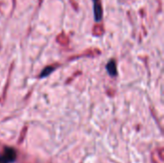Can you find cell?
I'll use <instances>...</instances> for the list:
<instances>
[{
	"label": "cell",
	"mask_w": 164,
	"mask_h": 163,
	"mask_svg": "<svg viewBox=\"0 0 164 163\" xmlns=\"http://www.w3.org/2000/svg\"><path fill=\"white\" fill-rule=\"evenodd\" d=\"M17 153L13 148L6 147L0 155V163H13L16 160Z\"/></svg>",
	"instance_id": "6da1fadb"
},
{
	"label": "cell",
	"mask_w": 164,
	"mask_h": 163,
	"mask_svg": "<svg viewBox=\"0 0 164 163\" xmlns=\"http://www.w3.org/2000/svg\"><path fill=\"white\" fill-rule=\"evenodd\" d=\"M92 4H93L94 20L96 22H101L103 19V8L101 0H92Z\"/></svg>",
	"instance_id": "7a4b0ae2"
},
{
	"label": "cell",
	"mask_w": 164,
	"mask_h": 163,
	"mask_svg": "<svg viewBox=\"0 0 164 163\" xmlns=\"http://www.w3.org/2000/svg\"><path fill=\"white\" fill-rule=\"evenodd\" d=\"M107 70H108V73L112 77H115L117 75V66L114 60H111L108 62Z\"/></svg>",
	"instance_id": "3957f363"
},
{
	"label": "cell",
	"mask_w": 164,
	"mask_h": 163,
	"mask_svg": "<svg viewBox=\"0 0 164 163\" xmlns=\"http://www.w3.org/2000/svg\"><path fill=\"white\" fill-rule=\"evenodd\" d=\"M54 69H55V68H54L53 66H48V67H45V68L43 69V71L42 72V73H40L39 77H40V78H44V77L48 76L50 73H52Z\"/></svg>",
	"instance_id": "277c9868"
}]
</instances>
